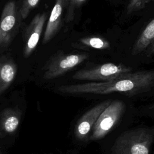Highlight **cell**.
<instances>
[{
    "label": "cell",
    "mask_w": 154,
    "mask_h": 154,
    "mask_svg": "<svg viewBox=\"0 0 154 154\" xmlns=\"http://www.w3.org/2000/svg\"><path fill=\"white\" fill-rule=\"evenodd\" d=\"M20 13L14 1H9L4 7L0 17V48L7 47L19 27Z\"/></svg>",
    "instance_id": "cell-6"
},
{
    "label": "cell",
    "mask_w": 154,
    "mask_h": 154,
    "mask_svg": "<svg viewBox=\"0 0 154 154\" xmlns=\"http://www.w3.org/2000/svg\"><path fill=\"white\" fill-rule=\"evenodd\" d=\"M17 73V66L10 57L0 58V96L11 85Z\"/></svg>",
    "instance_id": "cell-11"
},
{
    "label": "cell",
    "mask_w": 154,
    "mask_h": 154,
    "mask_svg": "<svg viewBox=\"0 0 154 154\" xmlns=\"http://www.w3.org/2000/svg\"><path fill=\"white\" fill-rule=\"evenodd\" d=\"M67 0H56L51 12L43 34V43H46L55 36L61 28L63 11Z\"/></svg>",
    "instance_id": "cell-10"
},
{
    "label": "cell",
    "mask_w": 154,
    "mask_h": 154,
    "mask_svg": "<svg viewBox=\"0 0 154 154\" xmlns=\"http://www.w3.org/2000/svg\"><path fill=\"white\" fill-rule=\"evenodd\" d=\"M132 71V68L122 64L107 63L76 72L73 79L93 82H106L124 76Z\"/></svg>",
    "instance_id": "cell-3"
},
{
    "label": "cell",
    "mask_w": 154,
    "mask_h": 154,
    "mask_svg": "<svg viewBox=\"0 0 154 154\" xmlns=\"http://www.w3.org/2000/svg\"><path fill=\"white\" fill-rule=\"evenodd\" d=\"M0 154H1V152H0Z\"/></svg>",
    "instance_id": "cell-19"
},
{
    "label": "cell",
    "mask_w": 154,
    "mask_h": 154,
    "mask_svg": "<svg viewBox=\"0 0 154 154\" xmlns=\"http://www.w3.org/2000/svg\"><path fill=\"white\" fill-rule=\"evenodd\" d=\"M154 0H129L126 7L127 14H132L135 11L144 8Z\"/></svg>",
    "instance_id": "cell-16"
},
{
    "label": "cell",
    "mask_w": 154,
    "mask_h": 154,
    "mask_svg": "<svg viewBox=\"0 0 154 154\" xmlns=\"http://www.w3.org/2000/svg\"><path fill=\"white\" fill-rule=\"evenodd\" d=\"M154 85V70L131 72L124 76L106 82H90L83 84L63 85L58 91L69 94H108L120 93L136 94Z\"/></svg>",
    "instance_id": "cell-1"
},
{
    "label": "cell",
    "mask_w": 154,
    "mask_h": 154,
    "mask_svg": "<svg viewBox=\"0 0 154 154\" xmlns=\"http://www.w3.org/2000/svg\"><path fill=\"white\" fill-rule=\"evenodd\" d=\"M87 0H67L66 6L65 20L66 22H72L74 19L75 10L79 8Z\"/></svg>",
    "instance_id": "cell-14"
},
{
    "label": "cell",
    "mask_w": 154,
    "mask_h": 154,
    "mask_svg": "<svg viewBox=\"0 0 154 154\" xmlns=\"http://www.w3.org/2000/svg\"><path fill=\"white\" fill-rule=\"evenodd\" d=\"M111 101V100H106L102 102L81 116L76 122L74 129L75 136L78 140H85L87 138L100 114L110 104Z\"/></svg>",
    "instance_id": "cell-8"
},
{
    "label": "cell",
    "mask_w": 154,
    "mask_h": 154,
    "mask_svg": "<svg viewBox=\"0 0 154 154\" xmlns=\"http://www.w3.org/2000/svg\"><path fill=\"white\" fill-rule=\"evenodd\" d=\"M40 0H21L19 13L22 19H26L30 12L38 4Z\"/></svg>",
    "instance_id": "cell-15"
},
{
    "label": "cell",
    "mask_w": 154,
    "mask_h": 154,
    "mask_svg": "<svg viewBox=\"0 0 154 154\" xmlns=\"http://www.w3.org/2000/svg\"><path fill=\"white\" fill-rule=\"evenodd\" d=\"M150 109H154V103H153L150 106Z\"/></svg>",
    "instance_id": "cell-18"
},
{
    "label": "cell",
    "mask_w": 154,
    "mask_h": 154,
    "mask_svg": "<svg viewBox=\"0 0 154 154\" xmlns=\"http://www.w3.org/2000/svg\"><path fill=\"white\" fill-rule=\"evenodd\" d=\"M125 110V105L123 101L112 100L94 123L89 140H98L104 137L116 125Z\"/></svg>",
    "instance_id": "cell-4"
},
{
    "label": "cell",
    "mask_w": 154,
    "mask_h": 154,
    "mask_svg": "<svg viewBox=\"0 0 154 154\" xmlns=\"http://www.w3.org/2000/svg\"><path fill=\"white\" fill-rule=\"evenodd\" d=\"M88 57L87 54L58 53L48 61L43 77L47 80L59 77L79 66Z\"/></svg>",
    "instance_id": "cell-5"
},
{
    "label": "cell",
    "mask_w": 154,
    "mask_h": 154,
    "mask_svg": "<svg viewBox=\"0 0 154 154\" xmlns=\"http://www.w3.org/2000/svg\"><path fill=\"white\" fill-rule=\"evenodd\" d=\"M22 111L17 107L7 108L0 112V138L14 134L19 127Z\"/></svg>",
    "instance_id": "cell-9"
},
{
    "label": "cell",
    "mask_w": 154,
    "mask_h": 154,
    "mask_svg": "<svg viewBox=\"0 0 154 154\" xmlns=\"http://www.w3.org/2000/svg\"><path fill=\"white\" fill-rule=\"evenodd\" d=\"M154 129L140 128L125 131L116 140L112 154H149Z\"/></svg>",
    "instance_id": "cell-2"
},
{
    "label": "cell",
    "mask_w": 154,
    "mask_h": 154,
    "mask_svg": "<svg viewBox=\"0 0 154 154\" xmlns=\"http://www.w3.org/2000/svg\"><path fill=\"white\" fill-rule=\"evenodd\" d=\"M45 13L37 14L25 30L23 35V55L27 58L34 51L39 42L46 21Z\"/></svg>",
    "instance_id": "cell-7"
},
{
    "label": "cell",
    "mask_w": 154,
    "mask_h": 154,
    "mask_svg": "<svg viewBox=\"0 0 154 154\" xmlns=\"http://www.w3.org/2000/svg\"><path fill=\"white\" fill-rule=\"evenodd\" d=\"M154 42V18L144 28L137 40L135 41L132 49V54L137 55L147 48Z\"/></svg>",
    "instance_id": "cell-12"
},
{
    "label": "cell",
    "mask_w": 154,
    "mask_h": 154,
    "mask_svg": "<svg viewBox=\"0 0 154 154\" xmlns=\"http://www.w3.org/2000/svg\"><path fill=\"white\" fill-rule=\"evenodd\" d=\"M149 54L154 55V42L149 48Z\"/></svg>",
    "instance_id": "cell-17"
},
{
    "label": "cell",
    "mask_w": 154,
    "mask_h": 154,
    "mask_svg": "<svg viewBox=\"0 0 154 154\" xmlns=\"http://www.w3.org/2000/svg\"><path fill=\"white\" fill-rule=\"evenodd\" d=\"M78 48H91L98 50L107 49L110 48L109 42L99 36H88L79 38L73 46Z\"/></svg>",
    "instance_id": "cell-13"
}]
</instances>
